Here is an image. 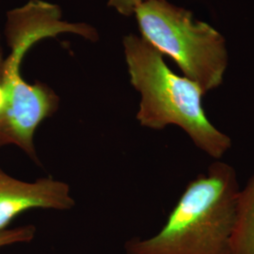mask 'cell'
<instances>
[{
    "instance_id": "obj_1",
    "label": "cell",
    "mask_w": 254,
    "mask_h": 254,
    "mask_svg": "<svg viewBox=\"0 0 254 254\" xmlns=\"http://www.w3.org/2000/svg\"><path fill=\"white\" fill-rule=\"evenodd\" d=\"M70 31L71 25L63 20L60 7L43 0H29L7 13L5 34L9 55L1 73L5 103L0 112V147L17 146L38 165L35 133L57 111L60 99L45 83L26 81L21 65L27 51L38 42Z\"/></svg>"
},
{
    "instance_id": "obj_2",
    "label": "cell",
    "mask_w": 254,
    "mask_h": 254,
    "mask_svg": "<svg viewBox=\"0 0 254 254\" xmlns=\"http://www.w3.org/2000/svg\"><path fill=\"white\" fill-rule=\"evenodd\" d=\"M123 47L130 83L140 97L138 124L156 131L179 127L200 151L220 160L233 141L207 117L202 104L205 93L200 86L173 72L163 55L143 37L126 35Z\"/></svg>"
},
{
    "instance_id": "obj_3",
    "label": "cell",
    "mask_w": 254,
    "mask_h": 254,
    "mask_svg": "<svg viewBox=\"0 0 254 254\" xmlns=\"http://www.w3.org/2000/svg\"><path fill=\"white\" fill-rule=\"evenodd\" d=\"M239 190L236 169L215 160L188 184L161 230L128 240L126 254H231Z\"/></svg>"
},
{
    "instance_id": "obj_4",
    "label": "cell",
    "mask_w": 254,
    "mask_h": 254,
    "mask_svg": "<svg viewBox=\"0 0 254 254\" xmlns=\"http://www.w3.org/2000/svg\"><path fill=\"white\" fill-rule=\"evenodd\" d=\"M134 15L140 36L172 58L184 76L197 83L205 94L221 86L229 56L226 40L218 29L167 0L144 2Z\"/></svg>"
},
{
    "instance_id": "obj_5",
    "label": "cell",
    "mask_w": 254,
    "mask_h": 254,
    "mask_svg": "<svg viewBox=\"0 0 254 254\" xmlns=\"http://www.w3.org/2000/svg\"><path fill=\"white\" fill-rule=\"evenodd\" d=\"M74 205L70 187L64 182L52 177L21 181L0 169V232L7 230L14 218L27 210L66 211Z\"/></svg>"
},
{
    "instance_id": "obj_6",
    "label": "cell",
    "mask_w": 254,
    "mask_h": 254,
    "mask_svg": "<svg viewBox=\"0 0 254 254\" xmlns=\"http://www.w3.org/2000/svg\"><path fill=\"white\" fill-rule=\"evenodd\" d=\"M231 254H254V174L238 193Z\"/></svg>"
},
{
    "instance_id": "obj_7",
    "label": "cell",
    "mask_w": 254,
    "mask_h": 254,
    "mask_svg": "<svg viewBox=\"0 0 254 254\" xmlns=\"http://www.w3.org/2000/svg\"><path fill=\"white\" fill-rule=\"evenodd\" d=\"M36 235V228L33 225L7 229L0 232V248L20 243H28Z\"/></svg>"
},
{
    "instance_id": "obj_8",
    "label": "cell",
    "mask_w": 254,
    "mask_h": 254,
    "mask_svg": "<svg viewBox=\"0 0 254 254\" xmlns=\"http://www.w3.org/2000/svg\"><path fill=\"white\" fill-rule=\"evenodd\" d=\"M150 0H108L109 8L115 9L119 14L129 17L134 15L136 8Z\"/></svg>"
},
{
    "instance_id": "obj_9",
    "label": "cell",
    "mask_w": 254,
    "mask_h": 254,
    "mask_svg": "<svg viewBox=\"0 0 254 254\" xmlns=\"http://www.w3.org/2000/svg\"><path fill=\"white\" fill-rule=\"evenodd\" d=\"M3 58H2V51H1V46H0V84H1V73H2V67H3Z\"/></svg>"
}]
</instances>
